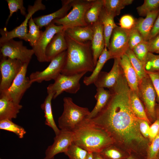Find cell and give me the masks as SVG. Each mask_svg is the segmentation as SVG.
<instances>
[{"instance_id": "obj_33", "label": "cell", "mask_w": 159, "mask_h": 159, "mask_svg": "<svg viewBox=\"0 0 159 159\" xmlns=\"http://www.w3.org/2000/svg\"><path fill=\"white\" fill-rule=\"evenodd\" d=\"M126 54L128 56L131 63L137 74L140 81L147 74L144 66L137 58L132 50L129 48L126 52Z\"/></svg>"}, {"instance_id": "obj_32", "label": "cell", "mask_w": 159, "mask_h": 159, "mask_svg": "<svg viewBox=\"0 0 159 159\" xmlns=\"http://www.w3.org/2000/svg\"><path fill=\"white\" fill-rule=\"evenodd\" d=\"M0 129L12 132L19 138H23L26 133V131L22 127L9 119L0 120Z\"/></svg>"}, {"instance_id": "obj_49", "label": "cell", "mask_w": 159, "mask_h": 159, "mask_svg": "<svg viewBox=\"0 0 159 159\" xmlns=\"http://www.w3.org/2000/svg\"><path fill=\"white\" fill-rule=\"evenodd\" d=\"M86 159H93V153L89 152L88 155Z\"/></svg>"}, {"instance_id": "obj_37", "label": "cell", "mask_w": 159, "mask_h": 159, "mask_svg": "<svg viewBox=\"0 0 159 159\" xmlns=\"http://www.w3.org/2000/svg\"><path fill=\"white\" fill-rule=\"evenodd\" d=\"M146 71L159 72V55L149 52L144 65Z\"/></svg>"}, {"instance_id": "obj_43", "label": "cell", "mask_w": 159, "mask_h": 159, "mask_svg": "<svg viewBox=\"0 0 159 159\" xmlns=\"http://www.w3.org/2000/svg\"><path fill=\"white\" fill-rule=\"evenodd\" d=\"M146 72L151 80L157 95V100L159 103V72Z\"/></svg>"}, {"instance_id": "obj_53", "label": "cell", "mask_w": 159, "mask_h": 159, "mask_svg": "<svg viewBox=\"0 0 159 159\" xmlns=\"http://www.w3.org/2000/svg\"><path fill=\"white\" fill-rule=\"evenodd\" d=\"M0 159H1L0 158Z\"/></svg>"}, {"instance_id": "obj_8", "label": "cell", "mask_w": 159, "mask_h": 159, "mask_svg": "<svg viewBox=\"0 0 159 159\" xmlns=\"http://www.w3.org/2000/svg\"><path fill=\"white\" fill-rule=\"evenodd\" d=\"M0 47L1 56L19 60L23 63L29 64L34 54L32 49H28L22 41L12 39L0 44Z\"/></svg>"}, {"instance_id": "obj_22", "label": "cell", "mask_w": 159, "mask_h": 159, "mask_svg": "<svg viewBox=\"0 0 159 159\" xmlns=\"http://www.w3.org/2000/svg\"><path fill=\"white\" fill-rule=\"evenodd\" d=\"M159 9L149 13L145 18L136 19L134 27L140 33L145 41L149 40L150 32L159 14Z\"/></svg>"}, {"instance_id": "obj_20", "label": "cell", "mask_w": 159, "mask_h": 159, "mask_svg": "<svg viewBox=\"0 0 159 159\" xmlns=\"http://www.w3.org/2000/svg\"><path fill=\"white\" fill-rule=\"evenodd\" d=\"M22 106L13 101L5 95H0V120L16 118Z\"/></svg>"}, {"instance_id": "obj_3", "label": "cell", "mask_w": 159, "mask_h": 159, "mask_svg": "<svg viewBox=\"0 0 159 159\" xmlns=\"http://www.w3.org/2000/svg\"><path fill=\"white\" fill-rule=\"evenodd\" d=\"M73 142L89 152H100L114 140L104 129L86 119L72 131Z\"/></svg>"}, {"instance_id": "obj_31", "label": "cell", "mask_w": 159, "mask_h": 159, "mask_svg": "<svg viewBox=\"0 0 159 159\" xmlns=\"http://www.w3.org/2000/svg\"><path fill=\"white\" fill-rule=\"evenodd\" d=\"M28 25L29 30L24 40L28 42L33 47L37 42L43 31L40 30L39 27L35 23L32 17L29 20Z\"/></svg>"}, {"instance_id": "obj_52", "label": "cell", "mask_w": 159, "mask_h": 159, "mask_svg": "<svg viewBox=\"0 0 159 159\" xmlns=\"http://www.w3.org/2000/svg\"><path fill=\"white\" fill-rule=\"evenodd\" d=\"M157 159H159V153Z\"/></svg>"}, {"instance_id": "obj_35", "label": "cell", "mask_w": 159, "mask_h": 159, "mask_svg": "<svg viewBox=\"0 0 159 159\" xmlns=\"http://www.w3.org/2000/svg\"><path fill=\"white\" fill-rule=\"evenodd\" d=\"M159 9V0H145L143 4L137 8L140 16H146L149 12Z\"/></svg>"}, {"instance_id": "obj_12", "label": "cell", "mask_w": 159, "mask_h": 159, "mask_svg": "<svg viewBox=\"0 0 159 159\" xmlns=\"http://www.w3.org/2000/svg\"><path fill=\"white\" fill-rule=\"evenodd\" d=\"M139 97L143 101L146 112L152 119L156 116L155 101L157 95L149 76L147 75L139 81Z\"/></svg>"}, {"instance_id": "obj_24", "label": "cell", "mask_w": 159, "mask_h": 159, "mask_svg": "<svg viewBox=\"0 0 159 159\" xmlns=\"http://www.w3.org/2000/svg\"><path fill=\"white\" fill-rule=\"evenodd\" d=\"M114 16L107 13L104 7L100 15L99 20L103 26L105 47L107 48L109 46L112 32L117 26L114 22Z\"/></svg>"}, {"instance_id": "obj_10", "label": "cell", "mask_w": 159, "mask_h": 159, "mask_svg": "<svg viewBox=\"0 0 159 159\" xmlns=\"http://www.w3.org/2000/svg\"><path fill=\"white\" fill-rule=\"evenodd\" d=\"M66 54V50L52 59L48 66L43 70L32 72L29 77L31 82L32 83H40L44 81L54 80L63 69Z\"/></svg>"}, {"instance_id": "obj_48", "label": "cell", "mask_w": 159, "mask_h": 159, "mask_svg": "<svg viewBox=\"0 0 159 159\" xmlns=\"http://www.w3.org/2000/svg\"><path fill=\"white\" fill-rule=\"evenodd\" d=\"M93 159H105L99 153H93Z\"/></svg>"}, {"instance_id": "obj_4", "label": "cell", "mask_w": 159, "mask_h": 159, "mask_svg": "<svg viewBox=\"0 0 159 159\" xmlns=\"http://www.w3.org/2000/svg\"><path fill=\"white\" fill-rule=\"evenodd\" d=\"M64 110L58 119L60 130L72 131L90 115V112L87 107L79 106L75 104L69 97L63 99Z\"/></svg>"}, {"instance_id": "obj_39", "label": "cell", "mask_w": 159, "mask_h": 159, "mask_svg": "<svg viewBox=\"0 0 159 159\" xmlns=\"http://www.w3.org/2000/svg\"><path fill=\"white\" fill-rule=\"evenodd\" d=\"M132 50L144 66L149 52L147 41H144L135 47Z\"/></svg>"}, {"instance_id": "obj_16", "label": "cell", "mask_w": 159, "mask_h": 159, "mask_svg": "<svg viewBox=\"0 0 159 159\" xmlns=\"http://www.w3.org/2000/svg\"><path fill=\"white\" fill-rule=\"evenodd\" d=\"M122 72L120 62V58L114 59L113 66L108 72H101L94 84L97 87L107 88L113 87Z\"/></svg>"}, {"instance_id": "obj_14", "label": "cell", "mask_w": 159, "mask_h": 159, "mask_svg": "<svg viewBox=\"0 0 159 159\" xmlns=\"http://www.w3.org/2000/svg\"><path fill=\"white\" fill-rule=\"evenodd\" d=\"M63 29V26L56 25L52 22L45 27V30L42 32L38 40L32 49L39 62H47L45 56L46 48L54 35Z\"/></svg>"}, {"instance_id": "obj_36", "label": "cell", "mask_w": 159, "mask_h": 159, "mask_svg": "<svg viewBox=\"0 0 159 159\" xmlns=\"http://www.w3.org/2000/svg\"><path fill=\"white\" fill-rule=\"evenodd\" d=\"M89 153L73 143L64 154L69 159H86Z\"/></svg>"}, {"instance_id": "obj_7", "label": "cell", "mask_w": 159, "mask_h": 159, "mask_svg": "<svg viewBox=\"0 0 159 159\" xmlns=\"http://www.w3.org/2000/svg\"><path fill=\"white\" fill-rule=\"evenodd\" d=\"M46 9V6L43 4L42 0H36L33 5H29L25 19L20 25L10 31H8L6 27L0 29V44L15 38L24 40L28 31L27 26L29 20L37 11L44 10Z\"/></svg>"}, {"instance_id": "obj_38", "label": "cell", "mask_w": 159, "mask_h": 159, "mask_svg": "<svg viewBox=\"0 0 159 159\" xmlns=\"http://www.w3.org/2000/svg\"><path fill=\"white\" fill-rule=\"evenodd\" d=\"M100 153L105 159H127L129 156L125 155L116 148L109 146Z\"/></svg>"}, {"instance_id": "obj_1", "label": "cell", "mask_w": 159, "mask_h": 159, "mask_svg": "<svg viewBox=\"0 0 159 159\" xmlns=\"http://www.w3.org/2000/svg\"><path fill=\"white\" fill-rule=\"evenodd\" d=\"M109 90L110 96L105 106L95 117L89 119L105 130L113 140L118 138L127 143L133 141L145 143L138 118L131 107L130 88L123 73Z\"/></svg>"}, {"instance_id": "obj_42", "label": "cell", "mask_w": 159, "mask_h": 159, "mask_svg": "<svg viewBox=\"0 0 159 159\" xmlns=\"http://www.w3.org/2000/svg\"><path fill=\"white\" fill-rule=\"evenodd\" d=\"M136 21V19L131 15H124L120 19V26L125 29L130 30L135 27Z\"/></svg>"}, {"instance_id": "obj_34", "label": "cell", "mask_w": 159, "mask_h": 159, "mask_svg": "<svg viewBox=\"0 0 159 159\" xmlns=\"http://www.w3.org/2000/svg\"><path fill=\"white\" fill-rule=\"evenodd\" d=\"M7 2L9 10V14L6 22V25H7L10 18L15 12L20 10L21 14L23 16L26 17L27 14L26 9L24 6L23 0H6Z\"/></svg>"}, {"instance_id": "obj_30", "label": "cell", "mask_w": 159, "mask_h": 159, "mask_svg": "<svg viewBox=\"0 0 159 159\" xmlns=\"http://www.w3.org/2000/svg\"><path fill=\"white\" fill-rule=\"evenodd\" d=\"M130 98L131 107L135 116L138 118L144 120L149 123V120L140 99L137 93L130 89Z\"/></svg>"}, {"instance_id": "obj_50", "label": "cell", "mask_w": 159, "mask_h": 159, "mask_svg": "<svg viewBox=\"0 0 159 159\" xmlns=\"http://www.w3.org/2000/svg\"><path fill=\"white\" fill-rule=\"evenodd\" d=\"M127 159H138L137 158L134 156L131 155H129Z\"/></svg>"}, {"instance_id": "obj_2", "label": "cell", "mask_w": 159, "mask_h": 159, "mask_svg": "<svg viewBox=\"0 0 159 159\" xmlns=\"http://www.w3.org/2000/svg\"><path fill=\"white\" fill-rule=\"evenodd\" d=\"M67 49L64 65L61 74L73 75L95 69L91 41L80 42L65 35Z\"/></svg>"}, {"instance_id": "obj_6", "label": "cell", "mask_w": 159, "mask_h": 159, "mask_svg": "<svg viewBox=\"0 0 159 159\" xmlns=\"http://www.w3.org/2000/svg\"><path fill=\"white\" fill-rule=\"evenodd\" d=\"M86 72H84L71 75H67L60 74L47 87V92L54 94V99L65 91L71 94H75L80 89V81Z\"/></svg>"}, {"instance_id": "obj_9", "label": "cell", "mask_w": 159, "mask_h": 159, "mask_svg": "<svg viewBox=\"0 0 159 159\" xmlns=\"http://www.w3.org/2000/svg\"><path fill=\"white\" fill-rule=\"evenodd\" d=\"M24 64L19 60L1 56L0 93L6 91L10 87Z\"/></svg>"}, {"instance_id": "obj_47", "label": "cell", "mask_w": 159, "mask_h": 159, "mask_svg": "<svg viewBox=\"0 0 159 159\" xmlns=\"http://www.w3.org/2000/svg\"><path fill=\"white\" fill-rule=\"evenodd\" d=\"M158 34H159V13L150 32L149 40L154 37Z\"/></svg>"}, {"instance_id": "obj_25", "label": "cell", "mask_w": 159, "mask_h": 159, "mask_svg": "<svg viewBox=\"0 0 159 159\" xmlns=\"http://www.w3.org/2000/svg\"><path fill=\"white\" fill-rule=\"evenodd\" d=\"M47 93L48 95L44 102L41 105V107L44 113L45 124L51 127L56 135L59 133L60 130L55 123L52 111L51 101L53 99L54 94L51 92Z\"/></svg>"}, {"instance_id": "obj_19", "label": "cell", "mask_w": 159, "mask_h": 159, "mask_svg": "<svg viewBox=\"0 0 159 159\" xmlns=\"http://www.w3.org/2000/svg\"><path fill=\"white\" fill-rule=\"evenodd\" d=\"M120 62L130 88L135 92L139 97L138 86L139 80L127 54H124L120 58Z\"/></svg>"}, {"instance_id": "obj_5", "label": "cell", "mask_w": 159, "mask_h": 159, "mask_svg": "<svg viewBox=\"0 0 159 159\" xmlns=\"http://www.w3.org/2000/svg\"><path fill=\"white\" fill-rule=\"evenodd\" d=\"M94 0H71L72 9L63 18L55 19L52 22L63 26L64 30L75 26L88 25L85 20V15Z\"/></svg>"}, {"instance_id": "obj_23", "label": "cell", "mask_w": 159, "mask_h": 159, "mask_svg": "<svg viewBox=\"0 0 159 159\" xmlns=\"http://www.w3.org/2000/svg\"><path fill=\"white\" fill-rule=\"evenodd\" d=\"M65 35L71 39L80 42H85L92 40L93 30L92 26H77L64 30Z\"/></svg>"}, {"instance_id": "obj_27", "label": "cell", "mask_w": 159, "mask_h": 159, "mask_svg": "<svg viewBox=\"0 0 159 159\" xmlns=\"http://www.w3.org/2000/svg\"><path fill=\"white\" fill-rule=\"evenodd\" d=\"M109 52L106 47L100 56L94 69L91 75L85 77L83 80L84 83L86 85H89L94 83L105 64L107 61L111 59Z\"/></svg>"}, {"instance_id": "obj_46", "label": "cell", "mask_w": 159, "mask_h": 159, "mask_svg": "<svg viewBox=\"0 0 159 159\" xmlns=\"http://www.w3.org/2000/svg\"><path fill=\"white\" fill-rule=\"evenodd\" d=\"M159 132V118L156 120L155 122L150 127L148 137L150 140L152 141L156 136Z\"/></svg>"}, {"instance_id": "obj_51", "label": "cell", "mask_w": 159, "mask_h": 159, "mask_svg": "<svg viewBox=\"0 0 159 159\" xmlns=\"http://www.w3.org/2000/svg\"><path fill=\"white\" fill-rule=\"evenodd\" d=\"M156 112V115H157V116L158 117V118H159V106L157 108L156 110L155 111Z\"/></svg>"}, {"instance_id": "obj_44", "label": "cell", "mask_w": 159, "mask_h": 159, "mask_svg": "<svg viewBox=\"0 0 159 159\" xmlns=\"http://www.w3.org/2000/svg\"><path fill=\"white\" fill-rule=\"evenodd\" d=\"M149 52L159 53V34L147 41Z\"/></svg>"}, {"instance_id": "obj_40", "label": "cell", "mask_w": 159, "mask_h": 159, "mask_svg": "<svg viewBox=\"0 0 159 159\" xmlns=\"http://www.w3.org/2000/svg\"><path fill=\"white\" fill-rule=\"evenodd\" d=\"M145 41L139 32L134 27L129 30L128 47L131 50L136 46Z\"/></svg>"}, {"instance_id": "obj_13", "label": "cell", "mask_w": 159, "mask_h": 159, "mask_svg": "<svg viewBox=\"0 0 159 159\" xmlns=\"http://www.w3.org/2000/svg\"><path fill=\"white\" fill-rule=\"evenodd\" d=\"M129 30L118 26L113 30L110 41L108 50L111 59L120 58L129 49Z\"/></svg>"}, {"instance_id": "obj_41", "label": "cell", "mask_w": 159, "mask_h": 159, "mask_svg": "<svg viewBox=\"0 0 159 159\" xmlns=\"http://www.w3.org/2000/svg\"><path fill=\"white\" fill-rule=\"evenodd\" d=\"M159 153V132L148 148L147 152V159H157Z\"/></svg>"}, {"instance_id": "obj_18", "label": "cell", "mask_w": 159, "mask_h": 159, "mask_svg": "<svg viewBox=\"0 0 159 159\" xmlns=\"http://www.w3.org/2000/svg\"><path fill=\"white\" fill-rule=\"evenodd\" d=\"M92 26L93 35L91 41V49L93 61L95 66L99 58L105 47V42L103 27L101 23L99 20Z\"/></svg>"}, {"instance_id": "obj_26", "label": "cell", "mask_w": 159, "mask_h": 159, "mask_svg": "<svg viewBox=\"0 0 159 159\" xmlns=\"http://www.w3.org/2000/svg\"><path fill=\"white\" fill-rule=\"evenodd\" d=\"M110 96L109 90H106L102 87H97V92L95 95L97 102L87 118L91 119L95 117L105 106Z\"/></svg>"}, {"instance_id": "obj_28", "label": "cell", "mask_w": 159, "mask_h": 159, "mask_svg": "<svg viewBox=\"0 0 159 159\" xmlns=\"http://www.w3.org/2000/svg\"><path fill=\"white\" fill-rule=\"evenodd\" d=\"M104 7V0H94L91 6L86 11L85 19L88 25L93 26L99 21Z\"/></svg>"}, {"instance_id": "obj_21", "label": "cell", "mask_w": 159, "mask_h": 159, "mask_svg": "<svg viewBox=\"0 0 159 159\" xmlns=\"http://www.w3.org/2000/svg\"><path fill=\"white\" fill-rule=\"evenodd\" d=\"M62 6L59 10L51 14L33 18L35 23L40 29L46 26L55 19L63 18L67 14L71 8V0H62Z\"/></svg>"}, {"instance_id": "obj_45", "label": "cell", "mask_w": 159, "mask_h": 159, "mask_svg": "<svg viewBox=\"0 0 159 159\" xmlns=\"http://www.w3.org/2000/svg\"><path fill=\"white\" fill-rule=\"evenodd\" d=\"M140 131L145 138L148 137L149 131L150 127L148 122L145 120L138 118Z\"/></svg>"}, {"instance_id": "obj_17", "label": "cell", "mask_w": 159, "mask_h": 159, "mask_svg": "<svg viewBox=\"0 0 159 159\" xmlns=\"http://www.w3.org/2000/svg\"><path fill=\"white\" fill-rule=\"evenodd\" d=\"M67 46L64 30L56 34L47 45L45 51L47 62H51L57 56L67 50Z\"/></svg>"}, {"instance_id": "obj_15", "label": "cell", "mask_w": 159, "mask_h": 159, "mask_svg": "<svg viewBox=\"0 0 159 159\" xmlns=\"http://www.w3.org/2000/svg\"><path fill=\"white\" fill-rule=\"evenodd\" d=\"M73 142L72 131L60 130L59 133L54 138V142L48 146L45 152L44 159H54L56 155L63 153H65Z\"/></svg>"}, {"instance_id": "obj_29", "label": "cell", "mask_w": 159, "mask_h": 159, "mask_svg": "<svg viewBox=\"0 0 159 159\" xmlns=\"http://www.w3.org/2000/svg\"><path fill=\"white\" fill-rule=\"evenodd\" d=\"M133 0H104V8L108 14L114 17L119 15L126 6L131 4Z\"/></svg>"}, {"instance_id": "obj_11", "label": "cell", "mask_w": 159, "mask_h": 159, "mask_svg": "<svg viewBox=\"0 0 159 159\" xmlns=\"http://www.w3.org/2000/svg\"><path fill=\"white\" fill-rule=\"evenodd\" d=\"M29 63H24L11 86L3 94L16 103L20 104L24 94L33 83L29 77L26 76Z\"/></svg>"}]
</instances>
